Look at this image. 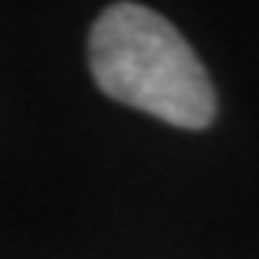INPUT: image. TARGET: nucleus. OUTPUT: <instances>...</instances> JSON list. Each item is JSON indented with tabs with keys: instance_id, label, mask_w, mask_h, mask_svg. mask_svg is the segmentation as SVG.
<instances>
[{
	"instance_id": "1",
	"label": "nucleus",
	"mask_w": 259,
	"mask_h": 259,
	"mask_svg": "<svg viewBox=\"0 0 259 259\" xmlns=\"http://www.w3.org/2000/svg\"><path fill=\"white\" fill-rule=\"evenodd\" d=\"M95 84L108 98L175 128H205L215 91L189 40L142 4H111L88 37Z\"/></svg>"
}]
</instances>
